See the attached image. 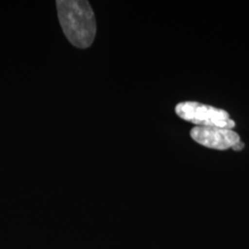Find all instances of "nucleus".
<instances>
[{"label":"nucleus","instance_id":"nucleus-2","mask_svg":"<svg viewBox=\"0 0 249 249\" xmlns=\"http://www.w3.org/2000/svg\"><path fill=\"white\" fill-rule=\"evenodd\" d=\"M176 113L180 118L197 126H211L232 129L235 122L225 110L202 105L196 102H184L176 107Z\"/></svg>","mask_w":249,"mask_h":249},{"label":"nucleus","instance_id":"nucleus-1","mask_svg":"<svg viewBox=\"0 0 249 249\" xmlns=\"http://www.w3.org/2000/svg\"><path fill=\"white\" fill-rule=\"evenodd\" d=\"M58 19L63 33L72 45L78 48H88L96 35V19L88 1H56Z\"/></svg>","mask_w":249,"mask_h":249},{"label":"nucleus","instance_id":"nucleus-3","mask_svg":"<svg viewBox=\"0 0 249 249\" xmlns=\"http://www.w3.org/2000/svg\"><path fill=\"white\" fill-rule=\"evenodd\" d=\"M190 136L196 143L219 151L228 150L240 142V136L235 131L211 126H195Z\"/></svg>","mask_w":249,"mask_h":249},{"label":"nucleus","instance_id":"nucleus-4","mask_svg":"<svg viewBox=\"0 0 249 249\" xmlns=\"http://www.w3.org/2000/svg\"><path fill=\"white\" fill-rule=\"evenodd\" d=\"M244 148H245V143L242 142L241 141L236 143V144H234V145L231 147V149L235 151H242Z\"/></svg>","mask_w":249,"mask_h":249}]
</instances>
